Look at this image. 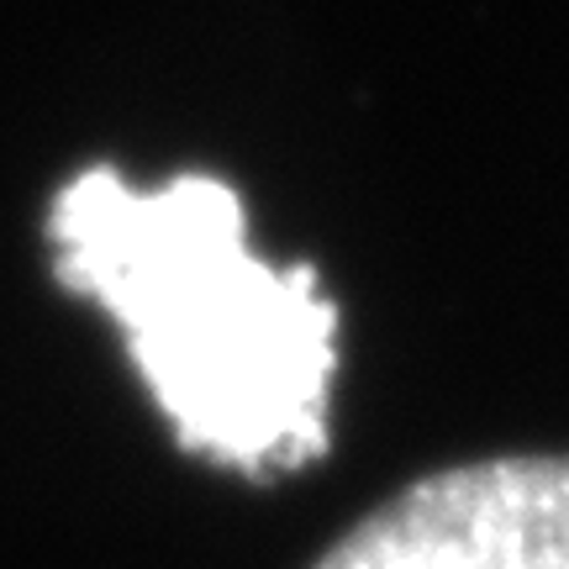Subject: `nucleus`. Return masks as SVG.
<instances>
[{"instance_id":"obj_1","label":"nucleus","mask_w":569,"mask_h":569,"mask_svg":"<svg viewBox=\"0 0 569 569\" xmlns=\"http://www.w3.org/2000/svg\"><path fill=\"white\" fill-rule=\"evenodd\" d=\"M53 274L122 327L127 359L184 453L274 480L327 453L338 306L317 269L269 264L217 174L163 184L90 163L48 206Z\"/></svg>"},{"instance_id":"obj_2","label":"nucleus","mask_w":569,"mask_h":569,"mask_svg":"<svg viewBox=\"0 0 569 569\" xmlns=\"http://www.w3.org/2000/svg\"><path fill=\"white\" fill-rule=\"evenodd\" d=\"M311 569H569V453H507L411 480Z\"/></svg>"}]
</instances>
